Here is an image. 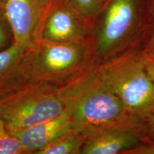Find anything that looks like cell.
<instances>
[{
	"instance_id": "obj_3",
	"label": "cell",
	"mask_w": 154,
	"mask_h": 154,
	"mask_svg": "<svg viewBox=\"0 0 154 154\" xmlns=\"http://www.w3.org/2000/svg\"><path fill=\"white\" fill-rule=\"evenodd\" d=\"M147 0H108L96 17L91 38L96 61L124 51L143 27Z\"/></svg>"
},
{
	"instance_id": "obj_8",
	"label": "cell",
	"mask_w": 154,
	"mask_h": 154,
	"mask_svg": "<svg viewBox=\"0 0 154 154\" xmlns=\"http://www.w3.org/2000/svg\"><path fill=\"white\" fill-rule=\"evenodd\" d=\"M91 23L66 0H56L44 22L42 39L54 43H74L91 37Z\"/></svg>"
},
{
	"instance_id": "obj_2",
	"label": "cell",
	"mask_w": 154,
	"mask_h": 154,
	"mask_svg": "<svg viewBox=\"0 0 154 154\" xmlns=\"http://www.w3.org/2000/svg\"><path fill=\"white\" fill-rule=\"evenodd\" d=\"M96 64L101 79L127 112L145 121L154 110V84L146 72L142 51L124 50Z\"/></svg>"
},
{
	"instance_id": "obj_9",
	"label": "cell",
	"mask_w": 154,
	"mask_h": 154,
	"mask_svg": "<svg viewBox=\"0 0 154 154\" xmlns=\"http://www.w3.org/2000/svg\"><path fill=\"white\" fill-rule=\"evenodd\" d=\"M72 131L71 121L65 113L28 128L9 132L20 142L25 153L36 154L44 146Z\"/></svg>"
},
{
	"instance_id": "obj_7",
	"label": "cell",
	"mask_w": 154,
	"mask_h": 154,
	"mask_svg": "<svg viewBox=\"0 0 154 154\" xmlns=\"http://www.w3.org/2000/svg\"><path fill=\"white\" fill-rule=\"evenodd\" d=\"M56 0H7L2 10L12 31L14 43L29 50L42 40L46 19Z\"/></svg>"
},
{
	"instance_id": "obj_1",
	"label": "cell",
	"mask_w": 154,
	"mask_h": 154,
	"mask_svg": "<svg viewBox=\"0 0 154 154\" xmlns=\"http://www.w3.org/2000/svg\"><path fill=\"white\" fill-rule=\"evenodd\" d=\"M59 94L72 131L83 137L100 127L133 116L101 79L96 61L59 87Z\"/></svg>"
},
{
	"instance_id": "obj_12",
	"label": "cell",
	"mask_w": 154,
	"mask_h": 154,
	"mask_svg": "<svg viewBox=\"0 0 154 154\" xmlns=\"http://www.w3.org/2000/svg\"><path fill=\"white\" fill-rule=\"evenodd\" d=\"M74 9L82 15L93 26L96 17L104 7L108 0H66Z\"/></svg>"
},
{
	"instance_id": "obj_18",
	"label": "cell",
	"mask_w": 154,
	"mask_h": 154,
	"mask_svg": "<svg viewBox=\"0 0 154 154\" xmlns=\"http://www.w3.org/2000/svg\"><path fill=\"white\" fill-rule=\"evenodd\" d=\"M146 50H150V51H154V29L153 33H152L151 38H150L149 43L148 44Z\"/></svg>"
},
{
	"instance_id": "obj_15",
	"label": "cell",
	"mask_w": 154,
	"mask_h": 154,
	"mask_svg": "<svg viewBox=\"0 0 154 154\" xmlns=\"http://www.w3.org/2000/svg\"><path fill=\"white\" fill-rule=\"evenodd\" d=\"M142 53L146 72L154 84V51L145 49Z\"/></svg>"
},
{
	"instance_id": "obj_5",
	"label": "cell",
	"mask_w": 154,
	"mask_h": 154,
	"mask_svg": "<svg viewBox=\"0 0 154 154\" xmlns=\"http://www.w3.org/2000/svg\"><path fill=\"white\" fill-rule=\"evenodd\" d=\"M64 112L59 87L29 81L0 95V120L9 132L24 129Z\"/></svg>"
},
{
	"instance_id": "obj_17",
	"label": "cell",
	"mask_w": 154,
	"mask_h": 154,
	"mask_svg": "<svg viewBox=\"0 0 154 154\" xmlns=\"http://www.w3.org/2000/svg\"><path fill=\"white\" fill-rule=\"evenodd\" d=\"M148 20L149 22L154 21V0H147L146 2Z\"/></svg>"
},
{
	"instance_id": "obj_11",
	"label": "cell",
	"mask_w": 154,
	"mask_h": 154,
	"mask_svg": "<svg viewBox=\"0 0 154 154\" xmlns=\"http://www.w3.org/2000/svg\"><path fill=\"white\" fill-rule=\"evenodd\" d=\"M84 137L71 131L40 149L36 154H80Z\"/></svg>"
},
{
	"instance_id": "obj_10",
	"label": "cell",
	"mask_w": 154,
	"mask_h": 154,
	"mask_svg": "<svg viewBox=\"0 0 154 154\" xmlns=\"http://www.w3.org/2000/svg\"><path fill=\"white\" fill-rule=\"evenodd\" d=\"M27 51L13 43L0 52V95L30 81L24 63Z\"/></svg>"
},
{
	"instance_id": "obj_13",
	"label": "cell",
	"mask_w": 154,
	"mask_h": 154,
	"mask_svg": "<svg viewBox=\"0 0 154 154\" xmlns=\"http://www.w3.org/2000/svg\"><path fill=\"white\" fill-rule=\"evenodd\" d=\"M0 154H25L20 142L0 120Z\"/></svg>"
},
{
	"instance_id": "obj_6",
	"label": "cell",
	"mask_w": 154,
	"mask_h": 154,
	"mask_svg": "<svg viewBox=\"0 0 154 154\" xmlns=\"http://www.w3.org/2000/svg\"><path fill=\"white\" fill-rule=\"evenodd\" d=\"M146 140L144 121L131 116L84 136L81 154L128 153Z\"/></svg>"
},
{
	"instance_id": "obj_14",
	"label": "cell",
	"mask_w": 154,
	"mask_h": 154,
	"mask_svg": "<svg viewBox=\"0 0 154 154\" xmlns=\"http://www.w3.org/2000/svg\"><path fill=\"white\" fill-rule=\"evenodd\" d=\"M14 43L12 31L2 9H0V52Z\"/></svg>"
},
{
	"instance_id": "obj_16",
	"label": "cell",
	"mask_w": 154,
	"mask_h": 154,
	"mask_svg": "<svg viewBox=\"0 0 154 154\" xmlns=\"http://www.w3.org/2000/svg\"><path fill=\"white\" fill-rule=\"evenodd\" d=\"M146 128L147 140L154 141V110L144 121Z\"/></svg>"
},
{
	"instance_id": "obj_4",
	"label": "cell",
	"mask_w": 154,
	"mask_h": 154,
	"mask_svg": "<svg viewBox=\"0 0 154 154\" xmlns=\"http://www.w3.org/2000/svg\"><path fill=\"white\" fill-rule=\"evenodd\" d=\"M95 61L91 37L74 43H54L42 39L25 57L30 81L61 87Z\"/></svg>"
},
{
	"instance_id": "obj_19",
	"label": "cell",
	"mask_w": 154,
	"mask_h": 154,
	"mask_svg": "<svg viewBox=\"0 0 154 154\" xmlns=\"http://www.w3.org/2000/svg\"><path fill=\"white\" fill-rule=\"evenodd\" d=\"M7 0H0V9H2Z\"/></svg>"
}]
</instances>
